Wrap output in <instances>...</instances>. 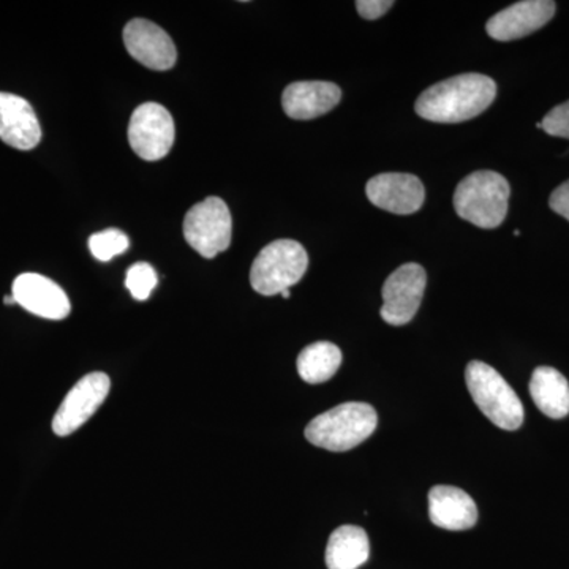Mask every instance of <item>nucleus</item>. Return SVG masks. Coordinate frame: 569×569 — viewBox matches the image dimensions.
Here are the masks:
<instances>
[{
    "label": "nucleus",
    "mask_w": 569,
    "mask_h": 569,
    "mask_svg": "<svg viewBox=\"0 0 569 569\" xmlns=\"http://www.w3.org/2000/svg\"><path fill=\"white\" fill-rule=\"evenodd\" d=\"M342 99V91L335 82L298 81L283 91L282 107L288 118L310 121L335 110Z\"/></svg>",
    "instance_id": "nucleus-15"
},
{
    "label": "nucleus",
    "mask_w": 569,
    "mask_h": 569,
    "mask_svg": "<svg viewBox=\"0 0 569 569\" xmlns=\"http://www.w3.org/2000/svg\"><path fill=\"white\" fill-rule=\"evenodd\" d=\"M280 295H282L284 299H288V298H290V295H291V293H290V290H284V291H282V293H280Z\"/></svg>",
    "instance_id": "nucleus-26"
},
{
    "label": "nucleus",
    "mask_w": 569,
    "mask_h": 569,
    "mask_svg": "<svg viewBox=\"0 0 569 569\" xmlns=\"http://www.w3.org/2000/svg\"><path fill=\"white\" fill-rule=\"evenodd\" d=\"M110 388L111 380L107 373L92 372L82 377L70 389L69 395L62 400L61 407L56 411L54 419H52V432L58 437H67L77 432L102 407Z\"/></svg>",
    "instance_id": "nucleus-8"
},
{
    "label": "nucleus",
    "mask_w": 569,
    "mask_h": 569,
    "mask_svg": "<svg viewBox=\"0 0 569 569\" xmlns=\"http://www.w3.org/2000/svg\"><path fill=\"white\" fill-rule=\"evenodd\" d=\"M550 209L559 216L565 217L569 222V181L561 183L550 194L549 200Z\"/></svg>",
    "instance_id": "nucleus-24"
},
{
    "label": "nucleus",
    "mask_w": 569,
    "mask_h": 569,
    "mask_svg": "<svg viewBox=\"0 0 569 569\" xmlns=\"http://www.w3.org/2000/svg\"><path fill=\"white\" fill-rule=\"evenodd\" d=\"M377 425L376 408L365 402H347L312 419L306 427V438L326 451L346 452L365 443Z\"/></svg>",
    "instance_id": "nucleus-2"
},
{
    "label": "nucleus",
    "mask_w": 569,
    "mask_h": 569,
    "mask_svg": "<svg viewBox=\"0 0 569 569\" xmlns=\"http://www.w3.org/2000/svg\"><path fill=\"white\" fill-rule=\"evenodd\" d=\"M11 296L22 309L47 320H63L70 316L66 291L48 277L26 272L14 279Z\"/></svg>",
    "instance_id": "nucleus-12"
},
{
    "label": "nucleus",
    "mask_w": 569,
    "mask_h": 569,
    "mask_svg": "<svg viewBox=\"0 0 569 569\" xmlns=\"http://www.w3.org/2000/svg\"><path fill=\"white\" fill-rule=\"evenodd\" d=\"M429 516L437 527L462 531L477 526L478 508L473 498L455 486H436L429 492Z\"/></svg>",
    "instance_id": "nucleus-16"
},
{
    "label": "nucleus",
    "mask_w": 569,
    "mask_h": 569,
    "mask_svg": "<svg viewBox=\"0 0 569 569\" xmlns=\"http://www.w3.org/2000/svg\"><path fill=\"white\" fill-rule=\"evenodd\" d=\"M395 7V2L391 0H358L356 2V9L365 20H378V18L387 14L389 10Z\"/></svg>",
    "instance_id": "nucleus-23"
},
{
    "label": "nucleus",
    "mask_w": 569,
    "mask_h": 569,
    "mask_svg": "<svg viewBox=\"0 0 569 569\" xmlns=\"http://www.w3.org/2000/svg\"><path fill=\"white\" fill-rule=\"evenodd\" d=\"M342 366V351L331 342H317L306 347L298 356L299 377L309 385L331 380Z\"/></svg>",
    "instance_id": "nucleus-19"
},
{
    "label": "nucleus",
    "mask_w": 569,
    "mask_h": 569,
    "mask_svg": "<svg viewBox=\"0 0 569 569\" xmlns=\"http://www.w3.org/2000/svg\"><path fill=\"white\" fill-rule=\"evenodd\" d=\"M176 129L173 116L159 103L140 104L129 123V142L142 160L157 162L173 148Z\"/></svg>",
    "instance_id": "nucleus-7"
},
{
    "label": "nucleus",
    "mask_w": 569,
    "mask_h": 569,
    "mask_svg": "<svg viewBox=\"0 0 569 569\" xmlns=\"http://www.w3.org/2000/svg\"><path fill=\"white\" fill-rule=\"evenodd\" d=\"M530 396L541 413L552 419L569 415V383L559 370L541 366L530 380Z\"/></svg>",
    "instance_id": "nucleus-17"
},
{
    "label": "nucleus",
    "mask_w": 569,
    "mask_h": 569,
    "mask_svg": "<svg viewBox=\"0 0 569 569\" xmlns=\"http://www.w3.org/2000/svg\"><path fill=\"white\" fill-rule=\"evenodd\" d=\"M511 189L496 171H475L459 183L455 192V209L467 222L485 230L500 227L507 219Z\"/></svg>",
    "instance_id": "nucleus-3"
},
{
    "label": "nucleus",
    "mask_w": 569,
    "mask_h": 569,
    "mask_svg": "<svg viewBox=\"0 0 569 569\" xmlns=\"http://www.w3.org/2000/svg\"><path fill=\"white\" fill-rule=\"evenodd\" d=\"M129 246V238L118 228L100 231V233L92 234L89 239V249L99 261L112 260L118 254L127 252Z\"/></svg>",
    "instance_id": "nucleus-20"
},
{
    "label": "nucleus",
    "mask_w": 569,
    "mask_h": 569,
    "mask_svg": "<svg viewBox=\"0 0 569 569\" xmlns=\"http://www.w3.org/2000/svg\"><path fill=\"white\" fill-rule=\"evenodd\" d=\"M3 305L13 306L17 305V301H14L13 296H6V298H3Z\"/></svg>",
    "instance_id": "nucleus-25"
},
{
    "label": "nucleus",
    "mask_w": 569,
    "mask_h": 569,
    "mask_svg": "<svg viewBox=\"0 0 569 569\" xmlns=\"http://www.w3.org/2000/svg\"><path fill=\"white\" fill-rule=\"evenodd\" d=\"M426 283V269L421 264L407 263L396 269L385 282L381 318L391 326L410 323L421 306Z\"/></svg>",
    "instance_id": "nucleus-9"
},
{
    "label": "nucleus",
    "mask_w": 569,
    "mask_h": 569,
    "mask_svg": "<svg viewBox=\"0 0 569 569\" xmlns=\"http://www.w3.org/2000/svg\"><path fill=\"white\" fill-rule=\"evenodd\" d=\"M309 254L305 247L291 239L271 242L254 258L250 283L257 293L276 296L290 290L305 277Z\"/></svg>",
    "instance_id": "nucleus-5"
},
{
    "label": "nucleus",
    "mask_w": 569,
    "mask_h": 569,
    "mask_svg": "<svg viewBox=\"0 0 569 569\" xmlns=\"http://www.w3.org/2000/svg\"><path fill=\"white\" fill-rule=\"evenodd\" d=\"M126 287L137 301H146L157 287V272L151 264L137 263L127 271Z\"/></svg>",
    "instance_id": "nucleus-21"
},
{
    "label": "nucleus",
    "mask_w": 569,
    "mask_h": 569,
    "mask_svg": "<svg viewBox=\"0 0 569 569\" xmlns=\"http://www.w3.org/2000/svg\"><path fill=\"white\" fill-rule=\"evenodd\" d=\"M466 381L468 392L490 422L503 430H518L522 426V402L493 367L471 361L467 366Z\"/></svg>",
    "instance_id": "nucleus-4"
},
{
    "label": "nucleus",
    "mask_w": 569,
    "mask_h": 569,
    "mask_svg": "<svg viewBox=\"0 0 569 569\" xmlns=\"http://www.w3.org/2000/svg\"><path fill=\"white\" fill-rule=\"evenodd\" d=\"M542 130L550 137L569 140V102L552 108L541 121Z\"/></svg>",
    "instance_id": "nucleus-22"
},
{
    "label": "nucleus",
    "mask_w": 569,
    "mask_h": 569,
    "mask_svg": "<svg viewBox=\"0 0 569 569\" xmlns=\"http://www.w3.org/2000/svg\"><path fill=\"white\" fill-rule=\"evenodd\" d=\"M123 43L134 61L151 70H170L178 61V51L171 37L159 26L142 18L126 26Z\"/></svg>",
    "instance_id": "nucleus-10"
},
{
    "label": "nucleus",
    "mask_w": 569,
    "mask_h": 569,
    "mask_svg": "<svg viewBox=\"0 0 569 569\" xmlns=\"http://www.w3.org/2000/svg\"><path fill=\"white\" fill-rule=\"evenodd\" d=\"M233 233L230 209L219 197L194 204L183 219V238L201 257L216 258L228 250Z\"/></svg>",
    "instance_id": "nucleus-6"
},
{
    "label": "nucleus",
    "mask_w": 569,
    "mask_h": 569,
    "mask_svg": "<svg viewBox=\"0 0 569 569\" xmlns=\"http://www.w3.org/2000/svg\"><path fill=\"white\" fill-rule=\"evenodd\" d=\"M556 10L557 6L552 0H523L493 14L486 24V31L490 39L498 41L523 39L545 28L552 20Z\"/></svg>",
    "instance_id": "nucleus-11"
},
{
    "label": "nucleus",
    "mask_w": 569,
    "mask_h": 569,
    "mask_svg": "<svg viewBox=\"0 0 569 569\" xmlns=\"http://www.w3.org/2000/svg\"><path fill=\"white\" fill-rule=\"evenodd\" d=\"M369 537L361 527L342 526L332 531L326 548L328 569H358L369 560Z\"/></svg>",
    "instance_id": "nucleus-18"
},
{
    "label": "nucleus",
    "mask_w": 569,
    "mask_h": 569,
    "mask_svg": "<svg viewBox=\"0 0 569 569\" xmlns=\"http://www.w3.org/2000/svg\"><path fill=\"white\" fill-rule=\"evenodd\" d=\"M0 140L20 151H31L41 140V127L28 100L0 92Z\"/></svg>",
    "instance_id": "nucleus-14"
},
{
    "label": "nucleus",
    "mask_w": 569,
    "mask_h": 569,
    "mask_svg": "<svg viewBox=\"0 0 569 569\" xmlns=\"http://www.w3.org/2000/svg\"><path fill=\"white\" fill-rule=\"evenodd\" d=\"M366 193L370 203L399 216L418 212L426 200L422 182L407 173L378 174L367 182Z\"/></svg>",
    "instance_id": "nucleus-13"
},
{
    "label": "nucleus",
    "mask_w": 569,
    "mask_h": 569,
    "mask_svg": "<svg viewBox=\"0 0 569 569\" xmlns=\"http://www.w3.org/2000/svg\"><path fill=\"white\" fill-rule=\"evenodd\" d=\"M496 97L497 84L492 78L481 73H463L437 82L422 92L415 111L430 122H466L488 110Z\"/></svg>",
    "instance_id": "nucleus-1"
}]
</instances>
